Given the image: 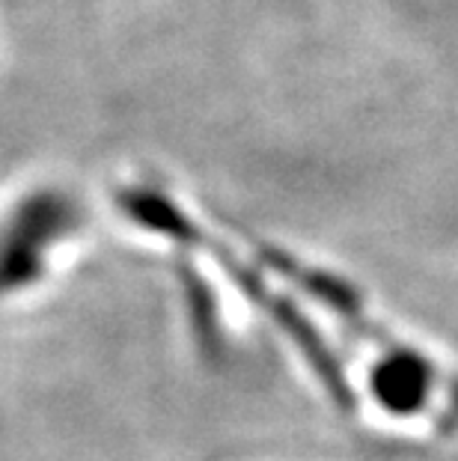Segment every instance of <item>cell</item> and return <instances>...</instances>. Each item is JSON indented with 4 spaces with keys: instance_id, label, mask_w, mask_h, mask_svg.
<instances>
[{
    "instance_id": "cell-1",
    "label": "cell",
    "mask_w": 458,
    "mask_h": 461,
    "mask_svg": "<svg viewBox=\"0 0 458 461\" xmlns=\"http://www.w3.org/2000/svg\"><path fill=\"white\" fill-rule=\"evenodd\" d=\"M274 265L289 274L301 289L339 316V321L355 333L360 342L373 348L369 360V387L375 402L393 417H420L435 414L437 423L450 431L458 429V375H446V369L428 360L423 351L399 342L387 328L369 316L364 301L355 295L339 277L310 271L289 257H271Z\"/></svg>"
},
{
    "instance_id": "cell-2",
    "label": "cell",
    "mask_w": 458,
    "mask_h": 461,
    "mask_svg": "<svg viewBox=\"0 0 458 461\" xmlns=\"http://www.w3.org/2000/svg\"><path fill=\"white\" fill-rule=\"evenodd\" d=\"M116 203L120 209L129 214L134 223H140L143 230L158 232L164 239L176 241V244H188V248H200L206 250L214 262L223 265V271L229 274V280L236 283L238 289L247 292L250 303L262 312H268V319L286 333V337L295 342V348L301 351V357L310 363V369L316 372L319 384L328 390L330 399L337 402L339 408H352L355 405V393L352 384H348L343 363L334 357V351L328 348L325 337L310 325L307 316L301 312L289 298H283L280 292H274L265 283V277H259L250 265L236 257L227 244L218 241L214 235H209L200 223H193L188 214L173 200H167L158 191L149 188H122L116 194Z\"/></svg>"
},
{
    "instance_id": "cell-3",
    "label": "cell",
    "mask_w": 458,
    "mask_h": 461,
    "mask_svg": "<svg viewBox=\"0 0 458 461\" xmlns=\"http://www.w3.org/2000/svg\"><path fill=\"white\" fill-rule=\"evenodd\" d=\"M81 205L66 191L42 188L0 218V295H15L42 280L51 250L81 227Z\"/></svg>"
}]
</instances>
